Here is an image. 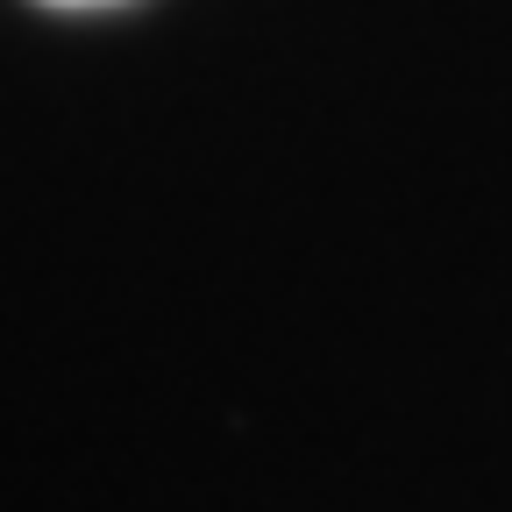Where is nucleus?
Returning <instances> with one entry per match:
<instances>
[{"label": "nucleus", "mask_w": 512, "mask_h": 512, "mask_svg": "<svg viewBox=\"0 0 512 512\" xmlns=\"http://www.w3.org/2000/svg\"><path fill=\"white\" fill-rule=\"evenodd\" d=\"M50 8H93V0H50Z\"/></svg>", "instance_id": "obj_1"}]
</instances>
